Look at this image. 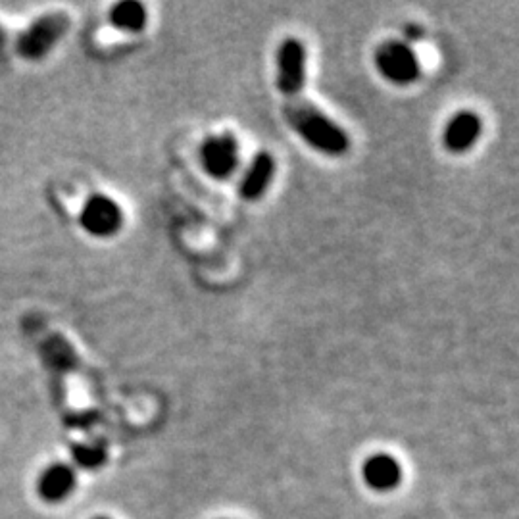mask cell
<instances>
[{
  "label": "cell",
  "instance_id": "obj_1",
  "mask_svg": "<svg viewBox=\"0 0 519 519\" xmlns=\"http://www.w3.org/2000/svg\"><path fill=\"white\" fill-rule=\"evenodd\" d=\"M289 100V99H287ZM287 125L298 137L325 156H343L350 149L345 129L333 122L314 102L306 99L291 100L283 106Z\"/></svg>",
  "mask_w": 519,
  "mask_h": 519
},
{
  "label": "cell",
  "instance_id": "obj_2",
  "mask_svg": "<svg viewBox=\"0 0 519 519\" xmlns=\"http://www.w3.org/2000/svg\"><path fill=\"white\" fill-rule=\"evenodd\" d=\"M72 18L64 10H52L37 16L33 22L25 25L24 29L14 39V50L24 62H41L56 49L66 35L70 33Z\"/></svg>",
  "mask_w": 519,
  "mask_h": 519
},
{
  "label": "cell",
  "instance_id": "obj_3",
  "mask_svg": "<svg viewBox=\"0 0 519 519\" xmlns=\"http://www.w3.org/2000/svg\"><path fill=\"white\" fill-rule=\"evenodd\" d=\"M375 68L379 75L393 83L398 87H406L412 85L414 81H418L421 74L420 60L416 50L412 49L408 43L402 41H385L381 43L375 56H373Z\"/></svg>",
  "mask_w": 519,
  "mask_h": 519
},
{
  "label": "cell",
  "instance_id": "obj_4",
  "mask_svg": "<svg viewBox=\"0 0 519 519\" xmlns=\"http://www.w3.org/2000/svg\"><path fill=\"white\" fill-rule=\"evenodd\" d=\"M124 210L122 206L108 195L95 193L85 198L77 222L81 229L95 239H112L124 227Z\"/></svg>",
  "mask_w": 519,
  "mask_h": 519
},
{
  "label": "cell",
  "instance_id": "obj_5",
  "mask_svg": "<svg viewBox=\"0 0 519 519\" xmlns=\"http://www.w3.org/2000/svg\"><path fill=\"white\" fill-rule=\"evenodd\" d=\"M308 54L297 37L285 39L277 49V89L285 99H295L306 87Z\"/></svg>",
  "mask_w": 519,
  "mask_h": 519
},
{
  "label": "cell",
  "instance_id": "obj_6",
  "mask_svg": "<svg viewBox=\"0 0 519 519\" xmlns=\"http://www.w3.org/2000/svg\"><path fill=\"white\" fill-rule=\"evenodd\" d=\"M200 162L204 172L214 179H229L239 166V143L235 135H212L202 143Z\"/></svg>",
  "mask_w": 519,
  "mask_h": 519
},
{
  "label": "cell",
  "instance_id": "obj_7",
  "mask_svg": "<svg viewBox=\"0 0 519 519\" xmlns=\"http://www.w3.org/2000/svg\"><path fill=\"white\" fill-rule=\"evenodd\" d=\"M362 481L373 493H393L404 481V470L400 462L389 452H375L362 464Z\"/></svg>",
  "mask_w": 519,
  "mask_h": 519
},
{
  "label": "cell",
  "instance_id": "obj_8",
  "mask_svg": "<svg viewBox=\"0 0 519 519\" xmlns=\"http://www.w3.org/2000/svg\"><path fill=\"white\" fill-rule=\"evenodd\" d=\"M481 131H483L481 118L475 112L462 110L454 114L446 124L443 133L445 149L452 154H464L475 147V143L481 137Z\"/></svg>",
  "mask_w": 519,
  "mask_h": 519
},
{
  "label": "cell",
  "instance_id": "obj_9",
  "mask_svg": "<svg viewBox=\"0 0 519 519\" xmlns=\"http://www.w3.org/2000/svg\"><path fill=\"white\" fill-rule=\"evenodd\" d=\"M275 172H277V162H275L273 154L266 152V150L258 152L252 158L247 172L239 183L241 198L247 200V202H256V200L264 197L268 193L273 179H275Z\"/></svg>",
  "mask_w": 519,
  "mask_h": 519
},
{
  "label": "cell",
  "instance_id": "obj_10",
  "mask_svg": "<svg viewBox=\"0 0 519 519\" xmlns=\"http://www.w3.org/2000/svg\"><path fill=\"white\" fill-rule=\"evenodd\" d=\"M75 487H77V475L74 468L68 464H58V462L50 464L41 471L37 479V493L49 504L64 502L74 493Z\"/></svg>",
  "mask_w": 519,
  "mask_h": 519
},
{
  "label": "cell",
  "instance_id": "obj_11",
  "mask_svg": "<svg viewBox=\"0 0 519 519\" xmlns=\"http://www.w3.org/2000/svg\"><path fill=\"white\" fill-rule=\"evenodd\" d=\"M108 22L124 33H141L149 24V12L143 2L137 0H124L110 8Z\"/></svg>",
  "mask_w": 519,
  "mask_h": 519
},
{
  "label": "cell",
  "instance_id": "obj_12",
  "mask_svg": "<svg viewBox=\"0 0 519 519\" xmlns=\"http://www.w3.org/2000/svg\"><path fill=\"white\" fill-rule=\"evenodd\" d=\"M106 446L100 443H85V445H75L72 448V460L74 466L81 470H99L100 466L106 464Z\"/></svg>",
  "mask_w": 519,
  "mask_h": 519
},
{
  "label": "cell",
  "instance_id": "obj_13",
  "mask_svg": "<svg viewBox=\"0 0 519 519\" xmlns=\"http://www.w3.org/2000/svg\"><path fill=\"white\" fill-rule=\"evenodd\" d=\"M404 35H406L408 41H420L421 37H423V27L416 24L406 25Z\"/></svg>",
  "mask_w": 519,
  "mask_h": 519
},
{
  "label": "cell",
  "instance_id": "obj_14",
  "mask_svg": "<svg viewBox=\"0 0 519 519\" xmlns=\"http://www.w3.org/2000/svg\"><path fill=\"white\" fill-rule=\"evenodd\" d=\"M8 47V33H6V27L0 24V52Z\"/></svg>",
  "mask_w": 519,
  "mask_h": 519
},
{
  "label": "cell",
  "instance_id": "obj_15",
  "mask_svg": "<svg viewBox=\"0 0 519 519\" xmlns=\"http://www.w3.org/2000/svg\"><path fill=\"white\" fill-rule=\"evenodd\" d=\"M95 519H110V518H104V516H99V518H95Z\"/></svg>",
  "mask_w": 519,
  "mask_h": 519
},
{
  "label": "cell",
  "instance_id": "obj_16",
  "mask_svg": "<svg viewBox=\"0 0 519 519\" xmlns=\"http://www.w3.org/2000/svg\"><path fill=\"white\" fill-rule=\"evenodd\" d=\"M223 519H227V518H223Z\"/></svg>",
  "mask_w": 519,
  "mask_h": 519
}]
</instances>
